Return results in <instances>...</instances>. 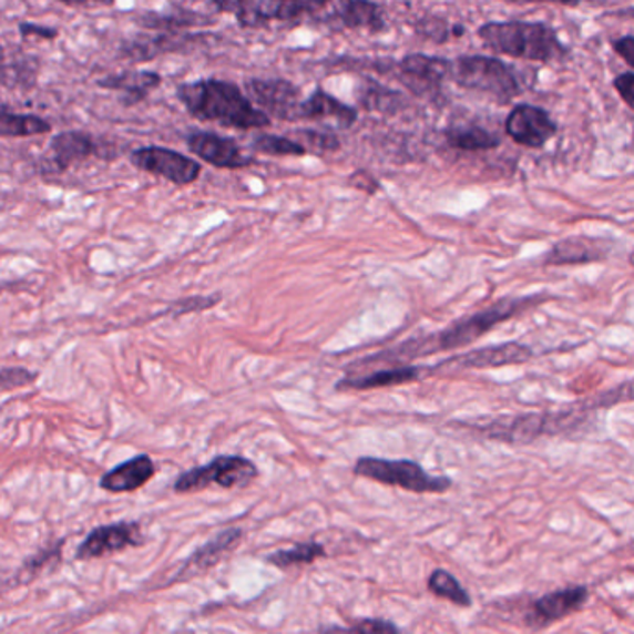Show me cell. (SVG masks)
I'll list each match as a JSON object with an SVG mask.
<instances>
[{
	"instance_id": "cell-22",
	"label": "cell",
	"mask_w": 634,
	"mask_h": 634,
	"mask_svg": "<svg viewBox=\"0 0 634 634\" xmlns=\"http://www.w3.org/2000/svg\"><path fill=\"white\" fill-rule=\"evenodd\" d=\"M338 19L347 29L379 32L385 29V13L371 0H341Z\"/></svg>"
},
{
	"instance_id": "cell-24",
	"label": "cell",
	"mask_w": 634,
	"mask_h": 634,
	"mask_svg": "<svg viewBox=\"0 0 634 634\" xmlns=\"http://www.w3.org/2000/svg\"><path fill=\"white\" fill-rule=\"evenodd\" d=\"M217 10L234 13L242 27L258 29L269 23V0H212Z\"/></svg>"
},
{
	"instance_id": "cell-42",
	"label": "cell",
	"mask_w": 634,
	"mask_h": 634,
	"mask_svg": "<svg viewBox=\"0 0 634 634\" xmlns=\"http://www.w3.org/2000/svg\"><path fill=\"white\" fill-rule=\"evenodd\" d=\"M4 58H7V54H4V49L0 47V69H2V65H4Z\"/></svg>"
},
{
	"instance_id": "cell-33",
	"label": "cell",
	"mask_w": 634,
	"mask_h": 634,
	"mask_svg": "<svg viewBox=\"0 0 634 634\" xmlns=\"http://www.w3.org/2000/svg\"><path fill=\"white\" fill-rule=\"evenodd\" d=\"M35 380H38V374L27 368L0 369V393L34 385Z\"/></svg>"
},
{
	"instance_id": "cell-23",
	"label": "cell",
	"mask_w": 634,
	"mask_h": 634,
	"mask_svg": "<svg viewBox=\"0 0 634 634\" xmlns=\"http://www.w3.org/2000/svg\"><path fill=\"white\" fill-rule=\"evenodd\" d=\"M160 82H162L160 74L140 71V73L114 74V76L101 80L99 84L106 90L125 93L126 104H136V102L143 101L154 88H158Z\"/></svg>"
},
{
	"instance_id": "cell-15",
	"label": "cell",
	"mask_w": 634,
	"mask_h": 634,
	"mask_svg": "<svg viewBox=\"0 0 634 634\" xmlns=\"http://www.w3.org/2000/svg\"><path fill=\"white\" fill-rule=\"evenodd\" d=\"M187 149L219 170H242L253 164V158L242 153L238 143L212 132H195L187 136Z\"/></svg>"
},
{
	"instance_id": "cell-17",
	"label": "cell",
	"mask_w": 634,
	"mask_h": 634,
	"mask_svg": "<svg viewBox=\"0 0 634 634\" xmlns=\"http://www.w3.org/2000/svg\"><path fill=\"white\" fill-rule=\"evenodd\" d=\"M156 473V466L149 454H137L123 464L115 466L114 470L101 477L102 490L110 493L136 492L145 487Z\"/></svg>"
},
{
	"instance_id": "cell-27",
	"label": "cell",
	"mask_w": 634,
	"mask_h": 634,
	"mask_svg": "<svg viewBox=\"0 0 634 634\" xmlns=\"http://www.w3.org/2000/svg\"><path fill=\"white\" fill-rule=\"evenodd\" d=\"M327 555L325 545L319 542H305L297 544L292 550H278L272 555L266 556L267 564L288 570V567L303 566V564H314L317 559H324Z\"/></svg>"
},
{
	"instance_id": "cell-2",
	"label": "cell",
	"mask_w": 634,
	"mask_h": 634,
	"mask_svg": "<svg viewBox=\"0 0 634 634\" xmlns=\"http://www.w3.org/2000/svg\"><path fill=\"white\" fill-rule=\"evenodd\" d=\"M484 45L507 57L553 62L566 54L555 32L539 23H488L479 30Z\"/></svg>"
},
{
	"instance_id": "cell-28",
	"label": "cell",
	"mask_w": 634,
	"mask_h": 634,
	"mask_svg": "<svg viewBox=\"0 0 634 634\" xmlns=\"http://www.w3.org/2000/svg\"><path fill=\"white\" fill-rule=\"evenodd\" d=\"M429 590L437 597H442V600L451 601L457 606H471V595L468 590L460 584L459 579L454 577L453 573L446 572V570H434L429 577V583H427Z\"/></svg>"
},
{
	"instance_id": "cell-25",
	"label": "cell",
	"mask_w": 634,
	"mask_h": 634,
	"mask_svg": "<svg viewBox=\"0 0 634 634\" xmlns=\"http://www.w3.org/2000/svg\"><path fill=\"white\" fill-rule=\"evenodd\" d=\"M51 123L38 115L12 114L0 110V137L41 136L51 132Z\"/></svg>"
},
{
	"instance_id": "cell-12",
	"label": "cell",
	"mask_w": 634,
	"mask_h": 634,
	"mask_svg": "<svg viewBox=\"0 0 634 634\" xmlns=\"http://www.w3.org/2000/svg\"><path fill=\"white\" fill-rule=\"evenodd\" d=\"M534 357L533 349H529L521 344H501V346L482 347L473 351L464 352L459 357L449 358L438 364L431 371L446 368L460 369H490L503 368V366H514V364H525Z\"/></svg>"
},
{
	"instance_id": "cell-3",
	"label": "cell",
	"mask_w": 634,
	"mask_h": 634,
	"mask_svg": "<svg viewBox=\"0 0 634 634\" xmlns=\"http://www.w3.org/2000/svg\"><path fill=\"white\" fill-rule=\"evenodd\" d=\"M544 300V295H533V297H520V299L499 300L487 310L477 311L473 316L462 317L448 329L440 330L438 335L427 336L431 355L438 351H451L459 347L470 346L487 335L493 327L509 321L512 317L520 316L523 311L540 305Z\"/></svg>"
},
{
	"instance_id": "cell-41",
	"label": "cell",
	"mask_w": 634,
	"mask_h": 634,
	"mask_svg": "<svg viewBox=\"0 0 634 634\" xmlns=\"http://www.w3.org/2000/svg\"><path fill=\"white\" fill-rule=\"evenodd\" d=\"M509 2H556V4H567V7L579 4V0H509Z\"/></svg>"
},
{
	"instance_id": "cell-20",
	"label": "cell",
	"mask_w": 634,
	"mask_h": 634,
	"mask_svg": "<svg viewBox=\"0 0 634 634\" xmlns=\"http://www.w3.org/2000/svg\"><path fill=\"white\" fill-rule=\"evenodd\" d=\"M51 153L58 170L65 171L76 162L93 156L96 153V143L85 132H62L52 137Z\"/></svg>"
},
{
	"instance_id": "cell-26",
	"label": "cell",
	"mask_w": 634,
	"mask_h": 634,
	"mask_svg": "<svg viewBox=\"0 0 634 634\" xmlns=\"http://www.w3.org/2000/svg\"><path fill=\"white\" fill-rule=\"evenodd\" d=\"M449 145L460 151H490L498 147L499 137L481 126H451L446 131Z\"/></svg>"
},
{
	"instance_id": "cell-31",
	"label": "cell",
	"mask_w": 634,
	"mask_h": 634,
	"mask_svg": "<svg viewBox=\"0 0 634 634\" xmlns=\"http://www.w3.org/2000/svg\"><path fill=\"white\" fill-rule=\"evenodd\" d=\"M625 401H634V379L623 382L617 388H612L611 391H606L603 396L594 397L590 401L579 402V407L586 412V410H592V408L614 407L617 402Z\"/></svg>"
},
{
	"instance_id": "cell-1",
	"label": "cell",
	"mask_w": 634,
	"mask_h": 634,
	"mask_svg": "<svg viewBox=\"0 0 634 634\" xmlns=\"http://www.w3.org/2000/svg\"><path fill=\"white\" fill-rule=\"evenodd\" d=\"M176 95L187 112L201 121H212L228 129L253 131L272 125L269 115L255 109L249 96H245L238 85L223 80H197L182 84Z\"/></svg>"
},
{
	"instance_id": "cell-11",
	"label": "cell",
	"mask_w": 634,
	"mask_h": 634,
	"mask_svg": "<svg viewBox=\"0 0 634 634\" xmlns=\"http://www.w3.org/2000/svg\"><path fill=\"white\" fill-rule=\"evenodd\" d=\"M250 102H256L264 114L277 120H300V93L286 80H250L247 82Z\"/></svg>"
},
{
	"instance_id": "cell-9",
	"label": "cell",
	"mask_w": 634,
	"mask_h": 634,
	"mask_svg": "<svg viewBox=\"0 0 634 634\" xmlns=\"http://www.w3.org/2000/svg\"><path fill=\"white\" fill-rule=\"evenodd\" d=\"M132 164L137 170L162 176L165 181L186 186L197 181L201 175V165L184 154L164 147H143L134 151L131 156Z\"/></svg>"
},
{
	"instance_id": "cell-21",
	"label": "cell",
	"mask_w": 634,
	"mask_h": 634,
	"mask_svg": "<svg viewBox=\"0 0 634 634\" xmlns=\"http://www.w3.org/2000/svg\"><path fill=\"white\" fill-rule=\"evenodd\" d=\"M402 73L412 79V84L438 88L443 80L451 76V62L443 58L423 57V54H410L401 62Z\"/></svg>"
},
{
	"instance_id": "cell-35",
	"label": "cell",
	"mask_w": 634,
	"mask_h": 634,
	"mask_svg": "<svg viewBox=\"0 0 634 634\" xmlns=\"http://www.w3.org/2000/svg\"><path fill=\"white\" fill-rule=\"evenodd\" d=\"M219 299H222L219 295H208V297H190V299L178 300L173 314L182 316V314H190V311L206 310V308L216 306Z\"/></svg>"
},
{
	"instance_id": "cell-37",
	"label": "cell",
	"mask_w": 634,
	"mask_h": 634,
	"mask_svg": "<svg viewBox=\"0 0 634 634\" xmlns=\"http://www.w3.org/2000/svg\"><path fill=\"white\" fill-rule=\"evenodd\" d=\"M614 85L623 101L627 102L628 109L634 112V73L620 74L614 80Z\"/></svg>"
},
{
	"instance_id": "cell-19",
	"label": "cell",
	"mask_w": 634,
	"mask_h": 634,
	"mask_svg": "<svg viewBox=\"0 0 634 634\" xmlns=\"http://www.w3.org/2000/svg\"><path fill=\"white\" fill-rule=\"evenodd\" d=\"M358 114L357 110L347 106L335 96L317 90L311 93L300 106V120L310 121H335L341 129H349L355 125Z\"/></svg>"
},
{
	"instance_id": "cell-34",
	"label": "cell",
	"mask_w": 634,
	"mask_h": 634,
	"mask_svg": "<svg viewBox=\"0 0 634 634\" xmlns=\"http://www.w3.org/2000/svg\"><path fill=\"white\" fill-rule=\"evenodd\" d=\"M300 136L305 137V142L310 145V147L317 149V151H338L340 149V140L330 134V132H317V131H303Z\"/></svg>"
},
{
	"instance_id": "cell-8",
	"label": "cell",
	"mask_w": 634,
	"mask_h": 634,
	"mask_svg": "<svg viewBox=\"0 0 634 634\" xmlns=\"http://www.w3.org/2000/svg\"><path fill=\"white\" fill-rule=\"evenodd\" d=\"M590 590L583 584L556 589L531 601L523 612V625L531 631H544L553 623L583 611L589 603Z\"/></svg>"
},
{
	"instance_id": "cell-32",
	"label": "cell",
	"mask_w": 634,
	"mask_h": 634,
	"mask_svg": "<svg viewBox=\"0 0 634 634\" xmlns=\"http://www.w3.org/2000/svg\"><path fill=\"white\" fill-rule=\"evenodd\" d=\"M333 0H278V21H292L324 10Z\"/></svg>"
},
{
	"instance_id": "cell-39",
	"label": "cell",
	"mask_w": 634,
	"mask_h": 634,
	"mask_svg": "<svg viewBox=\"0 0 634 634\" xmlns=\"http://www.w3.org/2000/svg\"><path fill=\"white\" fill-rule=\"evenodd\" d=\"M614 49H616L617 54L634 68V35H627V38H622V40L614 41Z\"/></svg>"
},
{
	"instance_id": "cell-10",
	"label": "cell",
	"mask_w": 634,
	"mask_h": 634,
	"mask_svg": "<svg viewBox=\"0 0 634 634\" xmlns=\"http://www.w3.org/2000/svg\"><path fill=\"white\" fill-rule=\"evenodd\" d=\"M143 544L142 525L137 521H120L112 525L93 529L76 551L79 561H93L101 556L114 555L129 548Z\"/></svg>"
},
{
	"instance_id": "cell-18",
	"label": "cell",
	"mask_w": 634,
	"mask_h": 634,
	"mask_svg": "<svg viewBox=\"0 0 634 634\" xmlns=\"http://www.w3.org/2000/svg\"><path fill=\"white\" fill-rule=\"evenodd\" d=\"M609 255V247L601 239L573 236L562 239L545 256L548 266H573V264H589L600 262Z\"/></svg>"
},
{
	"instance_id": "cell-30",
	"label": "cell",
	"mask_w": 634,
	"mask_h": 634,
	"mask_svg": "<svg viewBox=\"0 0 634 634\" xmlns=\"http://www.w3.org/2000/svg\"><path fill=\"white\" fill-rule=\"evenodd\" d=\"M253 147L258 153L272 154V156H305L306 154L305 145L288 137L272 136V134H260L255 137Z\"/></svg>"
},
{
	"instance_id": "cell-14",
	"label": "cell",
	"mask_w": 634,
	"mask_h": 634,
	"mask_svg": "<svg viewBox=\"0 0 634 634\" xmlns=\"http://www.w3.org/2000/svg\"><path fill=\"white\" fill-rule=\"evenodd\" d=\"M556 125L548 112L529 104H520L507 117V134L525 147H544L555 136Z\"/></svg>"
},
{
	"instance_id": "cell-40",
	"label": "cell",
	"mask_w": 634,
	"mask_h": 634,
	"mask_svg": "<svg viewBox=\"0 0 634 634\" xmlns=\"http://www.w3.org/2000/svg\"><path fill=\"white\" fill-rule=\"evenodd\" d=\"M68 7H88V4H112L114 0H58Z\"/></svg>"
},
{
	"instance_id": "cell-7",
	"label": "cell",
	"mask_w": 634,
	"mask_h": 634,
	"mask_svg": "<svg viewBox=\"0 0 634 634\" xmlns=\"http://www.w3.org/2000/svg\"><path fill=\"white\" fill-rule=\"evenodd\" d=\"M256 477L258 468L253 460L239 454H222L209 460L208 464L184 471L176 479L173 490L176 493H195L203 492L212 484L231 490V488L249 487Z\"/></svg>"
},
{
	"instance_id": "cell-29",
	"label": "cell",
	"mask_w": 634,
	"mask_h": 634,
	"mask_svg": "<svg viewBox=\"0 0 634 634\" xmlns=\"http://www.w3.org/2000/svg\"><path fill=\"white\" fill-rule=\"evenodd\" d=\"M321 634H401L396 623L390 620H382V617H364L352 623L349 627H333L321 628Z\"/></svg>"
},
{
	"instance_id": "cell-4",
	"label": "cell",
	"mask_w": 634,
	"mask_h": 634,
	"mask_svg": "<svg viewBox=\"0 0 634 634\" xmlns=\"http://www.w3.org/2000/svg\"><path fill=\"white\" fill-rule=\"evenodd\" d=\"M355 476L386 487H397L412 493H446L453 487L449 477L431 476L412 460H388L362 457L352 468Z\"/></svg>"
},
{
	"instance_id": "cell-36",
	"label": "cell",
	"mask_w": 634,
	"mask_h": 634,
	"mask_svg": "<svg viewBox=\"0 0 634 634\" xmlns=\"http://www.w3.org/2000/svg\"><path fill=\"white\" fill-rule=\"evenodd\" d=\"M419 34L427 35L431 40H448L449 29L440 19H427L423 23H419Z\"/></svg>"
},
{
	"instance_id": "cell-38",
	"label": "cell",
	"mask_w": 634,
	"mask_h": 634,
	"mask_svg": "<svg viewBox=\"0 0 634 634\" xmlns=\"http://www.w3.org/2000/svg\"><path fill=\"white\" fill-rule=\"evenodd\" d=\"M19 32L23 38H32V35H38V38H43V40H57L58 30L52 29V27H40V24L23 23L19 27Z\"/></svg>"
},
{
	"instance_id": "cell-6",
	"label": "cell",
	"mask_w": 634,
	"mask_h": 634,
	"mask_svg": "<svg viewBox=\"0 0 634 634\" xmlns=\"http://www.w3.org/2000/svg\"><path fill=\"white\" fill-rule=\"evenodd\" d=\"M451 76L466 90L479 91L501 102H509L520 93V84L514 73L495 58H459L451 63Z\"/></svg>"
},
{
	"instance_id": "cell-16",
	"label": "cell",
	"mask_w": 634,
	"mask_h": 634,
	"mask_svg": "<svg viewBox=\"0 0 634 634\" xmlns=\"http://www.w3.org/2000/svg\"><path fill=\"white\" fill-rule=\"evenodd\" d=\"M427 374H431V368H421V366H393V368L379 369V371H375V374L344 377L340 382H336V390H379V388L408 385V382L426 379Z\"/></svg>"
},
{
	"instance_id": "cell-5",
	"label": "cell",
	"mask_w": 634,
	"mask_h": 634,
	"mask_svg": "<svg viewBox=\"0 0 634 634\" xmlns=\"http://www.w3.org/2000/svg\"><path fill=\"white\" fill-rule=\"evenodd\" d=\"M584 412L579 405L566 410L545 413H525L515 418L495 419L488 426L479 427L484 437L507 443H529L545 434H559L567 427L579 423V413Z\"/></svg>"
},
{
	"instance_id": "cell-13",
	"label": "cell",
	"mask_w": 634,
	"mask_h": 634,
	"mask_svg": "<svg viewBox=\"0 0 634 634\" xmlns=\"http://www.w3.org/2000/svg\"><path fill=\"white\" fill-rule=\"evenodd\" d=\"M244 539V531L239 526H228L209 539L206 544L201 545L197 551H193L192 556L182 564L181 570L176 572L173 583H182L190 579L198 577L203 573L209 572L212 567L217 566L231 551L236 550V545Z\"/></svg>"
}]
</instances>
